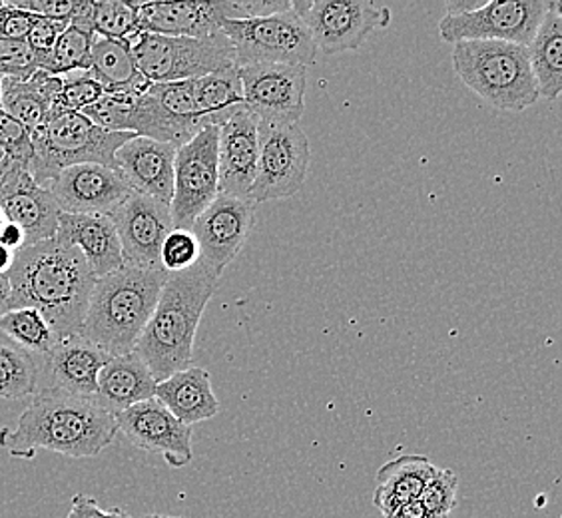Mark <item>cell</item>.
I'll return each mask as SVG.
<instances>
[{"mask_svg":"<svg viewBox=\"0 0 562 518\" xmlns=\"http://www.w3.org/2000/svg\"><path fill=\"white\" fill-rule=\"evenodd\" d=\"M385 518H429V515L425 513V508L422 507V503H419V498H417V500H412V503H407V505H403V507L395 508V510Z\"/></svg>","mask_w":562,"mask_h":518,"instance_id":"681fc988","label":"cell"},{"mask_svg":"<svg viewBox=\"0 0 562 518\" xmlns=\"http://www.w3.org/2000/svg\"><path fill=\"white\" fill-rule=\"evenodd\" d=\"M0 246L11 249L12 254H16L19 249L24 248V234H22L21 227L7 222L2 232H0Z\"/></svg>","mask_w":562,"mask_h":518,"instance_id":"7dc6e473","label":"cell"},{"mask_svg":"<svg viewBox=\"0 0 562 518\" xmlns=\"http://www.w3.org/2000/svg\"><path fill=\"white\" fill-rule=\"evenodd\" d=\"M0 212L24 234V246L56 238L60 210L50 192L36 184L29 170L12 166L0 185Z\"/></svg>","mask_w":562,"mask_h":518,"instance_id":"ffe728a7","label":"cell"},{"mask_svg":"<svg viewBox=\"0 0 562 518\" xmlns=\"http://www.w3.org/2000/svg\"><path fill=\"white\" fill-rule=\"evenodd\" d=\"M0 4H2V0H0Z\"/></svg>","mask_w":562,"mask_h":518,"instance_id":"6f0895ef","label":"cell"},{"mask_svg":"<svg viewBox=\"0 0 562 518\" xmlns=\"http://www.w3.org/2000/svg\"><path fill=\"white\" fill-rule=\"evenodd\" d=\"M56 238L75 246L85 256L97 280L124 266L119 234L109 216L60 212Z\"/></svg>","mask_w":562,"mask_h":518,"instance_id":"7402d4cb","label":"cell"},{"mask_svg":"<svg viewBox=\"0 0 562 518\" xmlns=\"http://www.w3.org/2000/svg\"><path fill=\"white\" fill-rule=\"evenodd\" d=\"M254 210L256 204L248 198L217 194L216 200L195 217L190 232L198 241L200 259L216 275H222L244 248L254 224Z\"/></svg>","mask_w":562,"mask_h":518,"instance_id":"9a60e30c","label":"cell"},{"mask_svg":"<svg viewBox=\"0 0 562 518\" xmlns=\"http://www.w3.org/2000/svg\"><path fill=\"white\" fill-rule=\"evenodd\" d=\"M44 188L63 214L87 216H110L132 194L116 170L98 164L66 168Z\"/></svg>","mask_w":562,"mask_h":518,"instance_id":"2e32d148","label":"cell"},{"mask_svg":"<svg viewBox=\"0 0 562 518\" xmlns=\"http://www.w3.org/2000/svg\"><path fill=\"white\" fill-rule=\"evenodd\" d=\"M198 259L200 248L190 229H173L172 234L164 239L160 263L168 273L188 270Z\"/></svg>","mask_w":562,"mask_h":518,"instance_id":"f35d334b","label":"cell"},{"mask_svg":"<svg viewBox=\"0 0 562 518\" xmlns=\"http://www.w3.org/2000/svg\"><path fill=\"white\" fill-rule=\"evenodd\" d=\"M0 334L7 335L16 346H21L31 356L43 357L58 341L53 327L43 315L31 307L12 309L0 317Z\"/></svg>","mask_w":562,"mask_h":518,"instance_id":"1f68e13d","label":"cell"},{"mask_svg":"<svg viewBox=\"0 0 562 518\" xmlns=\"http://www.w3.org/2000/svg\"><path fill=\"white\" fill-rule=\"evenodd\" d=\"M119 435L116 417L94 397L63 391H36L14 429L0 431V447L12 457L34 459L36 451H53L70 459H92Z\"/></svg>","mask_w":562,"mask_h":518,"instance_id":"7a4b0ae2","label":"cell"},{"mask_svg":"<svg viewBox=\"0 0 562 518\" xmlns=\"http://www.w3.org/2000/svg\"><path fill=\"white\" fill-rule=\"evenodd\" d=\"M12 259H14V254H12L11 249L2 248V246H0V273H9L12 266Z\"/></svg>","mask_w":562,"mask_h":518,"instance_id":"816d5d0a","label":"cell"},{"mask_svg":"<svg viewBox=\"0 0 562 518\" xmlns=\"http://www.w3.org/2000/svg\"><path fill=\"white\" fill-rule=\"evenodd\" d=\"M176 146L166 142L134 136L114 154L116 172L131 185L132 192L148 195L170 205L173 195V160Z\"/></svg>","mask_w":562,"mask_h":518,"instance_id":"44dd1931","label":"cell"},{"mask_svg":"<svg viewBox=\"0 0 562 518\" xmlns=\"http://www.w3.org/2000/svg\"><path fill=\"white\" fill-rule=\"evenodd\" d=\"M110 356L80 335L60 337L38 361L36 391H63L78 397L97 395L98 373Z\"/></svg>","mask_w":562,"mask_h":518,"instance_id":"ac0fdd59","label":"cell"},{"mask_svg":"<svg viewBox=\"0 0 562 518\" xmlns=\"http://www.w3.org/2000/svg\"><path fill=\"white\" fill-rule=\"evenodd\" d=\"M144 33L172 38H210L220 33L214 2H136Z\"/></svg>","mask_w":562,"mask_h":518,"instance_id":"cb8c5ba5","label":"cell"},{"mask_svg":"<svg viewBox=\"0 0 562 518\" xmlns=\"http://www.w3.org/2000/svg\"><path fill=\"white\" fill-rule=\"evenodd\" d=\"M220 33L234 46L238 66L273 63L307 68L319 55L312 34L292 9L266 19L222 21Z\"/></svg>","mask_w":562,"mask_h":518,"instance_id":"ba28073f","label":"cell"},{"mask_svg":"<svg viewBox=\"0 0 562 518\" xmlns=\"http://www.w3.org/2000/svg\"><path fill=\"white\" fill-rule=\"evenodd\" d=\"M244 109L263 122H295L305 112L307 68L300 65L238 66Z\"/></svg>","mask_w":562,"mask_h":518,"instance_id":"4fadbf2b","label":"cell"},{"mask_svg":"<svg viewBox=\"0 0 562 518\" xmlns=\"http://www.w3.org/2000/svg\"><path fill=\"white\" fill-rule=\"evenodd\" d=\"M0 151L12 164H19L24 170H29V164L33 160L31 134L4 112H0Z\"/></svg>","mask_w":562,"mask_h":518,"instance_id":"60d3db41","label":"cell"},{"mask_svg":"<svg viewBox=\"0 0 562 518\" xmlns=\"http://www.w3.org/2000/svg\"><path fill=\"white\" fill-rule=\"evenodd\" d=\"M217 283L220 275L202 259L188 270L168 273L150 322L134 347L156 383L192 368L195 334Z\"/></svg>","mask_w":562,"mask_h":518,"instance_id":"3957f363","label":"cell"},{"mask_svg":"<svg viewBox=\"0 0 562 518\" xmlns=\"http://www.w3.org/2000/svg\"><path fill=\"white\" fill-rule=\"evenodd\" d=\"M530 68L539 87V97L557 100L562 92V2L551 0L529 46Z\"/></svg>","mask_w":562,"mask_h":518,"instance_id":"83f0119b","label":"cell"},{"mask_svg":"<svg viewBox=\"0 0 562 518\" xmlns=\"http://www.w3.org/2000/svg\"><path fill=\"white\" fill-rule=\"evenodd\" d=\"M195 80H180V82H162L146 88V94H150L170 116L194 128H206L207 124L200 116V110L195 104Z\"/></svg>","mask_w":562,"mask_h":518,"instance_id":"e575fe53","label":"cell"},{"mask_svg":"<svg viewBox=\"0 0 562 518\" xmlns=\"http://www.w3.org/2000/svg\"><path fill=\"white\" fill-rule=\"evenodd\" d=\"M12 312L11 281L7 273H0V317Z\"/></svg>","mask_w":562,"mask_h":518,"instance_id":"f907efd6","label":"cell"},{"mask_svg":"<svg viewBox=\"0 0 562 518\" xmlns=\"http://www.w3.org/2000/svg\"><path fill=\"white\" fill-rule=\"evenodd\" d=\"M156 385L148 365L132 351L128 356L110 357L100 369L94 399L116 417L122 410L154 399Z\"/></svg>","mask_w":562,"mask_h":518,"instance_id":"603a6c76","label":"cell"},{"mask_svg":"<svg viewBox=\"0 0 562 518\" xmlns=\"http://www.w3.org/2000/svg\"><path fill=\"white\" fill-rule=\"evenodd\" d=\"M0 87H2V78H0ZM0 112H2V100H0Z\"/></svg>","mask_w":562,"mask_h":518,"instance_id":"9f6ffc18","label":"cell"},{"mask_svg":"<svg viewBox=\"0 0 562 518\" xmlns=\"http://www.w3.org/2000/svg\"><path fill=\"white\" fill-rule=\"evenodd\" d=\"M36 16L31 12L19 11L7 0L0 4V41H24L31 33Z\"/></svg>","mask_w":562,"mask_h":518,"instance_id":"f6af8a7d","label":"cell"},{"mask_svg":"<svg viewBox=\"0 0 562 518\" xmlns=\"http://www.w3.org/2000/svg\"><path fill=\"white\" fill-rule=\"evenodd\" d=\"M138 97L140 94H132V92L104 94L80 114H85L92 124H97L98 128L109 130V132H128Z\"/></svg>","mask_w":562,"mask_h":518,"instance_id":"d590c367","label":"cell"},{"mask_svg":"<svg viewBox=\"0 0 562 518\" xmlns=\"http://www.w3.org/2000/svg\"><path fill=\"white\" fill-rule=\"evenodd\" d=\"M14 164L0 151V185L4 182V178H7V173L11 172V168ZM19 166V164H16Z\"/></svg>","mask_w":562,"mask_h":518,"instance_id":"f5cc1de1","label":"cell"},{"mask_svg":"<svg viewBox=\"0 0 562 518\" xmlns=\"http://www.w3.org/2000/svg\"><path fill=\"white\" fill-rule=\"evenodd\" d=\"M109 217L119 234L124 266L162 268L164 239L173 232L170 205L132 192Z\"/></svg>","mask_w":562,"mask_h":518,"instance_id":"5bb4252c","label":"cell"},{"mask_svg":"<svg viewBox=\"0 0 562 518\" xmlns=\"http://www.w3.org/2000/svg\"><path fill=\"white\" fill-rule=\"evenodd\" d=\"M104 97V88L98 85L90 72H72L63 76V88L53 109L65 112H82Z\"/></svg>","mask_w":562,"mask_h":518,"instance_id":"74e56055","label":"cell"},{"mask_svg":"<svg viewBox=\"0 0 562 518\" xmlns=\"http://www.w3.org/2000/svg\"><path fill=\"white\" fill-rule=\"evenodd\" d=\"M132 138L131 132L98 128L80 112L53 109L43 126L31 134L33 160L29 164V173L44 188L63 170L80 164H98L116 170L114 154Z\"/></svg>","mask_w":562,"mask_h":518,"instance_id":"8992f818","label":"cell"},{"mask_svg":"<svg viewBox=\"0 0 562 518\" xmlns=\"http://www.w3.org/2000/svg\"><path fill=\"white\" fill-rule=\"evenodd\" d=\"M38 385V359L0 334V399L33 397Z\"/></svg>","mask_w":562,"mask_h":518,"instance_id":"4dcf8cb0","label":"cell"},{"mask_svg":"<svg viewBox=\"0 0 562 518\" xmlns=\"http://www.w3.org/2000/svg\"><path fill=\"white\" fill-rule=\"evenodd\" d=\"M66 26H68V22L48 21L41 16L34 19L33 29H31V33L26 34L24 43L29 44V48L33 50L38 65L46 56L50 55L56 41L60 38V34L65 33Z\"/></svg>","mask_w":562,"mask_h":518,"instance_id":"7bdbcfd3","label":"cell"},{"mask_svg":"<svg viewBox=\"0 0 562 518\" xmlns=\"http://www.w3.org/2000/svg\"><path fill=\"white\" fill-rule=\"evenodd\" d=\"M63 88V76L36 70L29 78H2V112L16 120L29 134L41 128Z\"/></svg>","mask_w":562,"mask_h":518,"instance_id":"484cf974","label":"cell"},{"mask_svg":"<svg viewBox=\"0 0 562 518\" xmlns=\"http://www.w3.org/2000/svg\"><path fill=\"white\" fill-rule=\"evenodd\" d=\"M459 478L449 469H437L423 488L419 503L429 518H449L457 507Z\"/></svg>","mask_w":562,"mask_h":518,"instance_id":"8d00e7d4","label":"cell"},{"mask_svg":"<svg viewBox=\"0 0 562 518\" xmlns=\"http://www.w3.org/2000/svg\"><path fill=\"white\" fill-rule=\"evenodd\" d=\"M217 194V126H206L176 150L170 202L173 229H190Z\"/></svg>","mask_w":562,"mask_h":518,"instance_id":"8fae6325","label":"cell"},{"mask_svg":"<svg viewBox=\"0 0 562 518\" xmlns=\"http://www.w3.org/2000/svg\"><path fill=\"white\" fill-rule=\"evenodd\" d=\"M194 88L195 104L207 126H220L227 116L244 106L238 66L195 78Z\"/></svg>","mask_w":562,"mask_h":518,"instance_id":"f546056e","label":"cell"},{"mask_svg":"<svg viewBox=\"0 0 562 518\" xmlns=\"http://www.w3.org/2000/svg\"><path fill=\"white\" fill-rule=\"evenodd\" d=\"M94 38H97L94 34L85 33L72 24H68L65 33L60 34V38L56 41L50 55L38 65V70L53 76L88 72Z\"/></svg>","mask_w":562,"mask_h":518,"instance_id":"d6a6232c","label":"cell"},{"mask_svg":"<svg viewBox=\"0 0 562 518\" xmlns=\"http://www.w3.org/2000/svg\"><path fill=\"white\" fill-rule=\"evenodd\" d=\"M142 518H180V517H168V515H144Z\"/></svg>","mask_w":562,"mask_h":518,"instance_id":"db71d44e","label":"cell"},{"mask_svg":"<svg viewBox=\"0 0 562 518\" xmlns=\"http://www.w3.org/2000/svg\"><path fill=\"white\" fill-rule=\"evenodd\" d=\"M128 46L140 75L151 85L195 80L238 66L234 46L222 33L210 38H172L142 31Z\"/></svg>","mask_w":562,"mask_h":518,"instance_id":"52a82bcc","label":"cell"},{"mask_svg":"<svg viewBox=\"0 0 562 518\" xmlns=\"http://www.w3.org/2000/svg\"><path fill=\"white\" fill-rule=\"evenodd\" d=\"M38 70L33 50L24 41H0V78H29Z\"/></svg>","mask_w":562,"mask_h":518,"instance_id":"b9f144b4","label":"cell"},{"mask_svg":"<svg viewBox=\"0 0 562 518\" xmlns=\"http://www.w3.org/2000/svg\"><path fill=\"white\" fill-rule=\"evenodd\" d=\"M485 4H487L485 0H451L445 4V9H447L445 16H463L469 12L479 11Z\"/></svg>","mask_w":562,"mask_h":518,"instance_id":"c3c4849f","label":"cell"},{"mask_svg":"<svg viewBox=\"0 0 562 518\" xmlns=\"http://www.w3.org/2000/svg\"><path fill=\"white\" fill-rule=\"evenodd\" d=\"M92 78L104 94L112 92H132L142 94L150 82L140 75L138 66L134 63L128 43L109 41V38H94L92 55H90V70Z\"/></svg>","mask_w":562,"mask_h":518,"instance_id":"f1b7e54d","label":"cell"},{"mask_svg":"<svg viewBox=\"0 0 562 518\" xmlns=\"http://www.w3.org/2000/svg\"><path fill=\"white\" fill-rule=\"evenodd\" d=\"M439 466L423 454H401L383 464L378 473V488L373 493V505L383 518L395 508L403 507L422 497L423 488L429 483Z\"/></svg>","mask_w":562,"mask_h":518,"instance_id":"4316f807","label":"cell"},{"mask_svg":"<svg viewBox=\"0 0 562 518\" xmlns=\"http://www.w3.org/2000/svg\"><path fill=\"white\" fill-rule=\"evenodd\" d=\"M549 7L551 0H495L463 16H443L439 34L447 44L501 41L529 46Z\"/></svg>","mask_w":562,"mask_h":518,"instance_id":"7c38bea8","label":"cell"},{"mask_svg":"<svg viewBox=\"0 0 562 518\" xmlns=\"http://www.w3.org/2000/svg\"><path fill=\"white\" fill-rule=\"evenodd\" d=\"M217 19L222 21H251V19H266L278 12L292 9L288 0H220L214 2Z\"/></svg>","mask_w":562,"mask_h":518,"instance_id":"ab89813d","label":"cell"},{"mask_svg":"<svg viewBox=\"0 0 562 518\" xmlns=\"http://www.w3.org/2000/svg\"><path fill=\"white\" fill-rule=\"evenodd\" d=\"M19 11L31 12L34 16L48 21L70 22L78 2L75 0H7Z\"/></svg>","mask_w":562,"mask_h":518,"instance_id":"ee69618b","label":"cell"},{"mask_svg":"<svg viewBox=\"0 0 562 518\" xmlns=\"http://www.w3.org/2000/svg\"><path fill=\"white\" fill-rule=\"evenodd\" d=\"M258 122L251 112L236 110L217 126V188L220 194L248 198L258 170Z\"/></svg>","mask_w":562,"mask_h":518,"instance_id":"d6986e66","label":"cell"},{"mask_svg":"<svg viewBox=\"0 0 562 518\" xmlns=\"http://www.w3.org/2000/svg\"><path fill=\"white\" fill-rule=\"evenodd\" d=\"M7 275L12 309H36L58 339L80 334L97 278L75 246L58 238L24 246Z\"/></svg>","mask_w":562,"mask_h":518,"instance_id":"6da1fadb","label":"cell"},{"mask_svg":"<svg viewBox=\"0 0 562 518\" xmlns=\"http://www.w3.org/2000/svg\"><path fill=\"white\" fill-rule=\"evenodd\" d=\"M119 432L142 451L160 454L164 461L182 469L192 463V427L178 421L158 399L144 401L116 415Z\"/></svg>","mask_w":562,"mask_h":518,"instance_id":"e0dca14e","label":"cell"},{"mask_svg":"<svg viewBox=\"0 0 562 518\" xmlns=\"http://www.w3.org/2000/svg\"><path fill=\"white\" fill-rule=\"evenodd\" d=\"M168 271L164 268L122 266L100 278L90 293L87 317L80 329L106 356H128L150 322Z\"/></svg>","mask_w":562,"mask_h":518,"instance_id":"277c9868","label":"cell"},{"mask_svg":"<svg viewBox=\"0 0 562 518\" xmlns=\"http://www.w3.org/2000/svg\"><path fill=\"white\" fill-rule=\"evenodd\" d=\"M92 31L98 38L131 43L136 34L142 33L136 2H122V0L94 2Z\"/></svg>","mask_w":562,"mask_h":518,"instance_id":"836d02e7","label":"cell"},{"mask_svg":"<svg viewBox=\"0 0 562 518\" xmlns=\"http://www.w3.org/2000/svg\"><path fill=\"white\" fill-rule=\"evenodd\" d=\"M154 399L188 427L214 419L220 410L212 378L204 368H188L164 379L156 385Z\"/></svg>","mask_w":562,"mask_h":518,"instance_id":"d4e9b609","label":"cell"},{"mask_svg":"<svg viewBox=\"0 0 562 518\" xmlns=\"http://www.w3.org/2000/svg\"><path fill=\"white\" fill-rule=\"evenodd\" d=\"M292 11L312 34L317 53H353L371 33L387 29L391 11L371 0H295Z\"/></svg>","mask_w":562,"mask_h":518,"instance_id":"30bf717a","label":"cell"},{"mask_svg":"<svg viewBox=\"0 0 562 518\" xmlns=\"http://www.w3.org/2000/svg\"><path fill=\"white\" fill-rule=\"evenodd\" d=\"M4 224H7V217H4V214L0 212V232H2V227H4Z\"/></svg>","mask_w":562,"mask_h":518,"instance_id":"11a10c76","label":"cell"},{"mask_svg":"<svg viewBox=\"0 0 562 518\" xmlns=\"http://www.w3.org/2000/svg\"><path fill=\"white\" fill-rule=\"evenodd\" d=\"M258 170L249 188L254 204L292 198L302 190L310 170V140L295 122H258Z\"/></svg>","mask_w":562,"mask_h":518,"instance_id":"9c48e42d","label":"cell"},{"mask_svg":"<svg viewBox=\"0 0 562 518\" xmlns=\"http://www.w3.org/2000/svg\"><path fill=\"white\" fill-rule=\"evenodd\" d=\"M453 70L493 109L522 112L539 100L527 46L501 41L453 44Z\"/></svg>","mask_w":562,"mask_h":518,"instance_id":"5b68a950","label":"cell"},{"mask_svg":"<svg viewBox=\"0 0 562 518\" xmlns=\"http://www.w3.org/2000/svg\"><path fill=\"white\" fill-rule=\"evenodd\" d=\"M66 518H132L122 508H102L97 500L87 495H76Z\"/></svg>","mask_w":562,"mask_h":518,"instance_id":"bcb514c9","label":"cell"}]
</instances>
